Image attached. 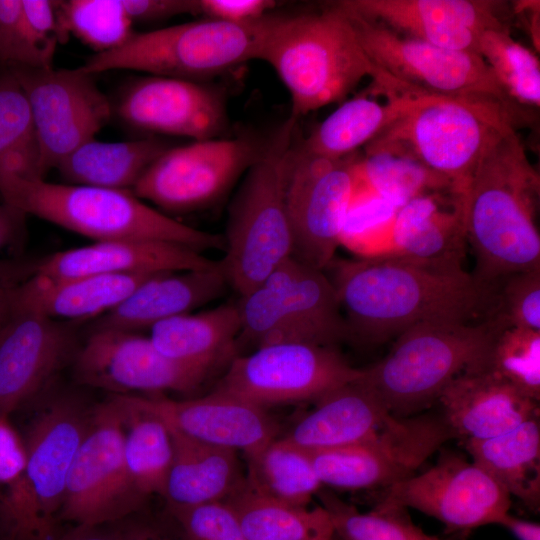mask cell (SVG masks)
<instances>
[{
  "mask_svg": "<svg viewBox=\"0 0 540 540\" xmlns=\"http://www.w3.org/2000/svg\"><path fill=\"white\" fill-rule=\"evenodd\" d=\"M463 442L473 463L487 472L510 496H515L533 510H539V416L497 437Z\"/></svg>",
  "mask_w": 540,
  "mask_h": 540,
  "instance_id": "obj_33",
  "label": "cell"
},
{
  "mask_svg": "<svg viewBox=\"0 0 540 540\" xmlns=\"http://www.w3.org/2000/svg\"><path fill=\"white\" fill-rule=\"evenodd\" d=\"M512 6L514 8L513 12L519 16L521 15L535 51L538 53L540 43V2L538 0H521L514 2Z\"/></svg>",
  "mask_w": 540,
  "mask_h": 540,
  "instance_id": "obj_55",
  "label": "cell"
},
{
  "mask_svg": "<svg viewBox=\"0 0 540 540\" xmlns=\"http://www.w3.org/2000/svg\"><path fill=\"white\" fill-rule=\"evenodd\" d=\"M59 1L22 0V20L31 68H51L56 46L63 42Z\"/></svg>",
  "mask_w": 540,
  "mask_h": 540,
  "instance_id": "obj_47",
  "label": "cell"
},
{
  "mask_svg": "<svg viewBox=\"0 0 540 540\" xmlns=\"http://www.w3.org/2000/svg\"><path fill=\"white\" fill-rule=\"evenodd\" d=\"M334 4L400 34L458 51L478 53L486 30L509 27L508 5L497 0H341Z\"/></svg>",
  "mask_w": 540,
  "mask_h": 540,
  "instance_id": "obj_21",
  "label": "cell"
},
{
  "mask_svg": "<svg viewBox=\"0 0 540 540\" xmlns=\"http://www.w3.org/2000/svg\"><path fill=\"white\" fill-rule=\"evenodd\" d=\"M297 120H285L267 139L244 174L228 211L225 256L220 261L239 296L261 284L292 256L287 216L285 168Z\"/></svg>",
  "mask_w": 540,
  "mask_h": 540,
  "instance_id": "obj_6",
  "label": "cell"
},
{
  "mask_svg": "<svg viewBox=\"0 0 540 540\" xmlns=\"http://www.w3.org/2000/svg\"><path fill=\"white\" fill-rule=\"evenodd\" d=\"M0 536L44 540L27 484L24 442L4 416H0Z\"/></svg>",
  "mask_w": 540,
  "mask_h": 540,
  "instance_id": "obj_38",
  "label": "cell"
},
{
  "mask_svg": "<svg viewBox=\"0 0 540 540\" xmlns=\"http://www.w3.org/2000/svg\"><path fill=\"white\" fill-rule=\"evenodd\" d=\"M420 94L425 93H388L383 104L366 95L344 101L319 123L307 138L297 143V146L318 157H348L356 149L372 141L411 106Z\"/></svg>",
  "mask_w": 540,
  "mask_h": 540,
  "instance_id": "obj_32",
  "label": "cell"
},
{
  "mask_svg": "<svg viewBox=\"0 0 540 540\" xmlns=\"http://www.w3.org/2000/svg\"><path fill=\"white\" fill-rule=\"evenodd\" d=\"M124 414V458L129 478L145 499L164 497L173 460V444L168 427L157 417L129 406L114 395Z\"/></svg>",
  "mask_w": 540,
  "mask_h": 540,
  "instance_id": "obj_37",
  "label": "cell"
},
{
  "mask_svg": "<svg viewBox=\"0 0 540 540\" xmlns=\"http://www.w3.org/2000/svg\"><path fill=\"white\" fill-rule=\"evenodd\" d=\"M131 407L200 442L251 454L276 438L278 426L266 409L213 391L190 400L120 395Z\"/></svg>",
  "mask_w": 540,
  "mask_h": 540,
  "instance_id": "obj_24",
  "label": "cell"
},
{
  "mask_svg": "<svg viewBox=\"0 0 540 540\" xmlns=\"http://www.w3.org/2000/svg\"><path fill=\"white\" fill-rule=\"evenodd\" d=\"M228 286L220 261L209 268L161 273L144 281L120 304L96 318L90 331L150 329L219 298Z\"/></svg>",
  "mask_w": 540,
  "mask_h": 540,
  "instance_id": "obj_27",
  "label": "cell"
},
{
  "mask_svg": "<svg viewBox=\"0 0 540 540\" xmlns=\"http://www.w3.org/2000/svg\"><path fill=\"white\" fill-rule=\"evenodd\" d=\"M362 375L336 347L281 342L233 357L214 391L266 409L317 401Z\"/></svg>",
  "mask_w": 540,
  "mask_h": 540,
  "instance_id": "obj_12",
  "label": "cell"
},
{
  "mask_svg": "<svg viewBox=\"0 0 540 540\" xmlns=\"http://www.w3.org/2000/svg\"><path fill=\"white\" fill-rule=\"evenodd\" d=\"M274 16L245 23L205 18L134 33L120 47L95 53L81 68L93 75L129 69L200 81L258 60Z\"/></svg>",
  "mask_w": 540,
  "mask_h": 540,
  "instance_id": "obj_8",
  "label": "cell"
},
{
  "mask_svg": "<svg viewBox=\"0 0 540 540\" xmlns=\"http://www.w3.org/2000/svg\"><path fill=\"white\" fill-rule=\"evenodd\" d=\"M245 456L248 483L258 492L281 502L307 507L323 487L308 451L284 438H275Z\"/></svg>",
  "mask_w": 540,
  "mask_h": 540,
  "instance_id": "obj_36",
  "label": "cell"
},
{
  "mask_svg": "<svg viewBox=\"0 0 540 540\" xmlns=\"http://www.w3.org/2000/svg\"><path fill=\"white\" fill-rule=\"evenodd\" d=\"M200 14L206 18L233 23L252 22L263 18L277 2L273 0H198Z\"/></svg>",
  "mask_w": 540,
  "mask_h": 540,
  "instance_id": "obj_49",
  "label": "cell"
},
{
  "mask_svg": "<svg viewBox=\"0 0 540 540\" xmlns=\"http://www.w3.org/2000/svg\"><path fill=\"white\" fill-rule=\"evenodd\" d=\"M495 322L496 332L483 361L477 366L491 371L527 397L539 402L540 331L504 327Z\"/></svg>",
  "mask_w": 540,
  "mask_h": 540,
  "instance_id": "obj_43",
  "label": "cell"
},
{
  "mask_svg": "<svg viewBox=\"0 0 540 540\" xmlns=\"http://www.w3.org/2000/svg\"><path fill=\"white\" fill-rule=\"evenodd\" d=\"M129 516L117 523L121 540H187L176 522Z\"/></svg>",
  "mask_w": 540,
  "mask_h": 540,
  "instance_id": "obj_51",
  "label": "cell"
},
{
  "mask_svg": "<svg viewBox=\"0 0 540 540\" xmlns=\"http://www.w3.org/2000/svg\"><path fill=\"white\" fill-rule=\"evenodd\" d=\"M223 502L247 540H332L335 535L321 505L312 509L289 505L258 492L246 478Z\"/></svg>",
  "mask_w": 540,
  "mask_h": 540,
  "instance_id": "obj_35",
  "label": "cell"
},
{
  "mask_svg": "<svg viewBox=\"0 0 540 540\" xmlns=\"http://www.w3.org/2000/svg\"><path fill=\"white\" fill-rule=\"evenodd\" d=\"M63 42L75 35L96 53L123 45L135 32L121 0L59 1Z\"/></svg>",
  "mask_w": 540,
  "mask_h": 540,
  "instance_id": "obj_44",
  "label": "cell"
},
{
  "mask_svg": "<svg viewBox=\"0 0 540 540\" xmlns=\"http://www.w3.org/2000/svg\"><path fill=\"white\" fill-rule=\"evenodd\" d=\"M91 409L72 395L50 400L23 439L26 479L44 540H54L68 473L86 433Z\"/></svg>",
  "mask_w": 540,
  "mask_h": 540,
  "instance_id": "obj_22",
  "label": "cell"
},
{
  "mask_svg": "<svg viewBox=\"0 0 540 540\" xmlns=\"http://www.w3.org/2000/svg\"><path fill=\"white\" fill-rule=\"evenodd\" d=\"M240 327L237 303H226L161 321L150 328L149 338L166 357L213 370L236 356Z\"/></svg>",
  "mask_w": 540,
  "mask_h": 540,
  "instance_id": "obj_31",
  "label": "cell"
},
{
  "mask_svg": "<svg viewBox=\"0 0 540 540\" xmlns=\"http://www.w3.org/2000/svg\"><path fill=\"white\" fill-rule=\"evenodd\" d=\"M477 52L513 105L523 112L539 109V58L511 36L509 27L486 30L480 37Z\"/></svg>",
  "mask_w": 540,
  "mask_h": 540,
  "instance_id": "obj_40",
  "label": "cell"
},
{
  "mask_svg": "<svg viewBox=\"0 0 540 540\" xmlns=\"http://www.w3.org/2000/svg\"><path fill=\"white\" fill-rule=\"evenodd\" d=\"M0 540H5V539L0 536Z\"/></svg>",
  "mask_w": 540,
  "mask_h": 540,
  "instance_id": "obj_57",
  "label": "cell"
},
{
  "mask_svg": "<svg viewBox=\"0 0 540 540\" xmlns=\"http://www.w3.org/2000/svg\"><path fill=\"white\" fill-rule=\"evenodd\" d=\"M342 11L372 64L406 89L436 96L494 100L519 120L523 117V111L511 103L478 53L438 47Z\"/></svg>",
  "mask_w": 540,
  "mask_h": 540,
  "instance_id": "obj_10",
  "label": "cell"
},
{
  "mask_svg": "<svg viewBox=\"0 0 540 540\" xmlns=\"http://www.w3.org/2000/svg\"><path fill=\"white\" fill-rule=\"evenodd\" d=\"M497 324L426 322L396 337L388 354L363 368L361 381L395 417L404 418L430 406L457 375L479 365Z\"/></svg>",
  "mask_w": 540,
  "mask_h": 540,
  "instance_id": "obj_7",
  "label": "cell"
},
{
  "mask_svg": "<svg viewBox=\"0 0 540 540\" xmlns=\"http://www.w3.org/2000/svg\"><path fill=\"white\" fill-rule=\"evenodd\" d=\"M173 460L164 498L167 507L223 501L245 481L237 451L191 439L169 428Z\"/></svg>",
  "mask_w": 540,
  "mask_h": 540,
  "instance_id": "obj_30",
  "label": "cell"
},
{
  "mask_svg": "<svg viewBox=\"0 0 540 540\" xmlns=\"http://www.w3.org/2000/svg\"><path fill=\"white\" fill-rule=\"evenodd\" d=\"M26 215L18 209L0 203V250L20 244L25 235Z\"/></svg>",
  "mask_w": 540,
  "mask_h": 540,
  "instance_id": "obj_53",
  "label": "cell"
},
{
  "mask_svg": "<svg viewBox=\"0 0 540 540\" xmlns=\"http://www.w3.org/2000/svg\"><path fill=\"white\" fill-rule=\"evenodd\" d=\"M113 110L134 129L194 141L221 138L228 127L223 92L200 81L142 77L126 86Z\"/></svg>",
  "mask_w": 540,
  "mask_h": 540,
  "instance_id": "obj_20",
  "label": "cell"
},
{
  "mask_svg": "<svg viewBox=\"0 0 540 540\" xmlns=\"http://www.w3.org/2000/svg\"><path fill=\"white\" fill-rule=\"evenodd\" d=\"M134 22H154L180 14H200L198 0H121Z\"/></svg>",
  "mask_w": 540,
  "mask_h": 540,
  "instance_id": "obj_50",
  "label": "cell"
},
{
  "mask_svg": "<svg viewBox=\"0 0 540 540\" xmlns=\"http://www.w3.org/2000/svg\"><path fill=\"white\" fill-rule=\"evenodd\" d=\"M489 318L504 327L540 331V269L518 272L495 285V300Z\"/></svg>",
  "mask_w": 540,
  "mask_h": 540,
  "instance_id": "obj_45",
  "label": "cell"
},
{
  "mask_svg": "<svg viewBox=\"0 0 540 540\" xmlns=\"http://www.w3.org/2000/svg\"><path fill=\"white\" fill-rule=\"evenodd\" d=\"M12 312L0 330V416L33 398L78 349L77 324Z\"/></svg>",
  "mask_w": 540,
  "mask_h": 540,
  "instance_id": "obj_23",
  "label": "cell"
},
{
  "mask_svg": "<svg viewBox=\"0 0 540 540\" xmlns=\"http://www.w3.org/2000/svg\"><path fill=\"white\" fill-rule=\"evenodd\" d=\"M72 360L77 383L114 395L132 391L188 393L212 371L166 357L149 337L117 330L90 331Z\"/></svg>",
  "mask_w": 540,
  "mask_h": 540,
  "instance_id": "obj_19",
  "label": "cell"
},
{
  "mask_svg": "<svg viewBox=\"0 0 540 540\" xmlns=\"http://www.w3.org/2000/svg\"><path fill=\"white\" fill-rule=\"evenodd\" d=\"M380 502L416 509L449 532H466L498 524L509 512L511 496L481 467L444 450L425 472L386 488Z\"/></svg>",
  "mask_w": 540,
  "mask_h": 540,
  "instance_id": "obj_17",
  "label": "cell"
},
{
  "mask_svg": "<svg viewBox=\"0 0 540 540\" xmlns=\"http://www.w3.org/2000/svg\"><path fill=\"white\" fill-rule=\"evenodd\" d=\"M283 438L307 451L366 442L392 425L393 416L361 378L318 399Z\"/></svg>",
  "mask_w": 540,
  "mask_h": 540,
  "instance_id": "obj_28",
  "label": "cell"
},
{
  "mask_svg": "<svg viewBox=\"0 0 540 540\" xmlns=\"http://www.w3.org/2000/svg\"><path fill=\"white\" fill-rule=\"evenodd\" d=\"M27 96L39 150L42 177L108 122L113 106L94 75L75 69H10Z\"/></svg>",
  "mask_w": 540,
  "mask_h": 540,
  "instance_id": "obj_16",
  "label": "cell"
},
{
  "mask_svg": "<svg viewBox=\"0 0 540 540\" xmlns=\"http://www.w3.org/2000/svg\"><path fill=\"white\" fill-rule=\"evenodd\" d=\"M455 434L443 413L397 418L362 443L308 451L324 486L342 490L385 489L413 475Z\"/></svg>",
  "mask_w": 540,
  "mask_h": 540,
  "instance_id": "obj_15",
  "label": "cell"
},
{
  "mask_svg": "<svg viewBox=\"0 0 540 540\" xmlns=\"http://www.w3.org/2000/svg\"><path fill=\"white\" fill-rule=\"evenodd\" d=\"M155 275L158 274L49 278L34 273L13 292L11 313L31 311L74 322L98 318Z\"/></svg>",
  "mask_w": 540,
  "mask_h": 540,
  "instance_id": "obj_29",
  "label": "cell"
},
{
  "mask_svg": "<svg viewBox=\"0 0 540 540\" xmlns=\"http://www.w3.org/2000/svg\"><path fill=\"white\" fill-rule=\"evenodd\" d=\"M2 202L99 241L151 240L202 252L225 247L224 237L183 224L144 203L131 190L57 184L0 172Z\"/></svg>",
  "mask_w": 540,
  "mask_h": 540,
  "instance_id": "obj_4",
  "label": "cell"
},
{
  "mask_svg": "<svg viewBox=\"0 0 540 540\" xmlns=\"http://www.w3.org/2000/svg\"><path fill=\"white\" fill-rule=\"evenodd\" d=\"M518 121L494 100L420 94L365 146V154L415 160L447 179L461 200L489 145Z\"/></svg>",
  "mask_w": 540,
  "mask_h": 540,
  "instance_id": "obj_5",
  "label": "cell"
},
{
  "mask_svg": "<svg viewBox=\"0 0 540 540\" xmlns=\"http://www.w3.org/2000/svg\"><path fill=\"white\" fill-rule=\"evenodd\" d=\"M258 60L276 71L291 98L290 117H301L343 101L369 76L374 90L397 82L365 54L348 16L333 2L320 12L274 16Z\"/></svg>",
  "mask_w": 540,
  "mask_h": 540,
  "instance_id": "obj_3",
  "label": "cell"
},
{
  "mask_svg": "<svg viewBox=\"0 0 540 540\" xmlns=\"http://www.w3.org/2000/svg\"><path fill=\"white\" fill-rule=\"evenodd\" d=\"M498 525L504 526L518 540H540V526L538 523L520 519L509 512L501 518Z\"/></svg>",
  "mask_w": 540,
  "mask_h": 540,
  "instance_id": "obj_56",
  "label": "cell"
},
{
  "mask_svg": "<svg viewBox=\"0 0 540 540\" xmlns=\"http://www.w3.org/2000/svg\"><path fill=\"white\" fill-rule=\"evenodd\" d=\"M539 195V173L510 128L489 145L461 199L478 282L493 288L506 276L540 269Z\"/></svg>",
  "mask_w": 540,
  "mask_h": 540,
  "instance_id": "obj_2",
  "label": "cell"
},
{
  "mask_svg": "<svg viewBox=\"0 0 540 540\" xmlns=\"http://www.w3.org/2000/svg\"><path fill=\"white\" fill-rule=\"evenodd\" d=\"M361 191L355 157H318L293 142L284 183L292 257L324 271L335 257L347 217Z\"/></svg>",
  "mask_w": 540,
  "mask_h": 540,
  "instance_id": "obj_11",
  "label": "cell"
},
{
  "mask_svg": "<svg viewBox=\"0 0 540 540\" xmlns=\"http://www.w3.org/2000/svg\"><path fill=\"white\" fill-rule=\"evenodd\" d=\"M237 348L281 342L336 347L350 340L335 288L323 270L294 257L282 262L237 302Z\"/></svg>",
  "mask_w": 540,
  "mask_h": 540,
  "instance_id": "obj_9",
  "label": "cell"
},
{
  "mask_svg": "<svg viewBox=\"0 0 540 540\" xmlns=\"http://www.w3.org/2000/svg\"><path fill=\"white\" fill-rule=\"evenodd\" d=\"M357 173L368 193L395 210L423 195L455 196L447 179L403 156L384 152L365 154L357 160Z\"/></svg>",
  "mask_w": 540,
  "mask_h": 540,
  "instance_id": "obj_39",
  "label": "cell"
},
{
  "mask_svg": "<svg viewBox=\"0 0 540 540\" xmlns=\"http://www.w3.org/2000/svg\"><path fill=\"white\" fill-rule=\"evenodd\" d=\"M341 244L361 258L462 265L467 244L462 203L451 194L417 197L383 221L349 229Z\"/></svg>",
  "mask_w": 540,
  "mask_h": 540,
  "instance_id": "obj_18",
  "label": "cell"
},
{
  "mask_svg": "<svg viewBox=\"0 0 540 540\" xmlns=\"http://www.w3.org/2000/svg\"><path fill=\"white\" fill-rule=\"evenodd\" d=\"M437 401L455 437L462 441L497 437L539 416L537 401L480 366L457 375Z\"/></svg>",
  "mask_w": 540,
  "mask_h": 540,
  "instance_id": "obj_25",
  "label": "cell"
},
{
  "mask_svg": "<svg viewBox=\"0 0 540 540\" xmlns=\"http://www.w3.org/2000/svg\"><path fill=\"white\" fill-rule=\"evenodd\" d=\"M0 172L44 179L30 105L11 70L0 71Z\"/></svg>",
  "mask_w": 540,
  "mask_h": 540,
  "instance_id": "obj_41",
  "label": "cell"
},
{
  "mask_svg": "<svg viewBox=\"0 0 540 540\" xmlns=\"http://www.w3.org/2000/svg\"><path fill=\"white\" fill-rule=\"evenodd\" d=\"M217 262L197 250L175 243L112 240L47 256L37 261L35 274L49 278L160 274L209 268Z\"/></svg>",
  "mask_w": 540,
  "mask_h": 540,
  "instance_id": "obj_26",
  "label": "cell"
},
{
  "mask_svg": "<svg viewBox=\"0 0 540 540\" xmlns=\"http://www.w3.org/2000/svg\"><path fill=\"white\" fill-rule=\"evenodd\" d=\"M37 261L0 259V330L11 315L13 292L35 273Z\"/></svg>",
  "mask_w": 540,
  "mask_h": 540,
  "instance_id": "obj_52",
  "label": "cell"
},
{
  "mask_svg": "<svg viewBox=\"0 0 540 540\" xmlns=\"http://www.w3.org/2000/svg\"><path fill=\"white\" fill-rule=\"evenodd\" d=\"M54 540H121L117 523L100 526H75Z\"/></svg>",
  "mask_w": 540,
  "mask_h": 540,
  "instance_id": "obj_54",
  "label": "cell"
},
{
  "mask_svg": "<svg viewBox=\"0 0 540 540\" xmlns=\"http://www.w3.org/2000/svg\"><path fill=\"white\" fill-rule=\"evenodd\" d=\"M316 495L342 540H441L413 524L405 508L379 502L362 513L331 490L322 487Z\"/></svg>",
  "mask_w": 540,
  "mask_h": 540,
  "instance_id": "obj_42",
  "label": "cell"
},
{
  "mask_svg": "<svg viewBox=\"0 0 540 540\" xmlns=\"http://www.w3.org/2000/svg\"><path fill=\"white\" fill-rule=\"evenodd\" d=\"M168 148L156 137L84 143L57 167L69 184L132 190L147 168Z\"/></svg>",
  "mask_w": 540,
  "mask_h": 540,
  "instance_id": "obj_34",
  "label": "cell"
},
{
  "mask_svg": "<svg viewBox=\"0 0 540 540\" xmlns=\"http://www.w3.org/2000/svg\"><path fill=\"white\" fill-rule=\"evenodd\" d=\"M124 414L116 397L92 409L70 467L58 519L75 526L118 522L140 511L124 458Z\"/></svg>",
  "mask_w": 540,
  "mask_h": 540,
  "instance_id": "obj_13",
  "label": "cell"
},
{
  "mask_svg": "<svg viewBox=\"0 0 540 540\" xmlns=\"http://www.w3.org/2000/svg\"><path fill=\"white\" fill-rule=\"evenodd\" d=\"M346 320L350 340L380 344L426 322L470 323L489 318L495 287L461 264L398 257H334L324 269Z\"/></svg>",
  "mask_w": 540,
  "mask_h": 540,
  "instance_id": "obj_1",
  "label": "cell"
},
{
  "mask_svg": "<svg viewBox=\"0 0 540 540\" xmlns=\"http://www.w3.org/2000/svg\"><path fill=\"white\" fill-rule=\"evenodd\" d=\"M264 139L215 138L170 147L132 188L164 211L186 213L224 197L258 158Z\"/></svg>",
  "mask_w": 540,
  "mask_h": 540,
  "instance_id": "obj_14",
  "label": "cell"
},
{
  "mask_svg": "<svg viewBox=\"0 0 540 540\" xmlns=\"http://www.w3.org/2000/svg\"><path fill=\"white\" fill-rule=\"evenodd\" d=\"M167 509L187 540H247L223 501Z\"/></svg>",
  "mask_w": 540,
  "mask_h": 540,
  "instance_id": "obj_46",
  "label": "cell"
},
{
  "mask_svg": "<svg viewBox=\"0 0 540 540\" xmlns=\"http://www.w3.org/2000/svg\"><path fill=\"white\" fill-rule=\"evenodd\" d=\"M22 20V0H0V71L31 68Z\"/></svg>",
  "mask_w": 540,
  "mask_h": 540,
  "instance_id": "obj_48",
  "label": "cell"
}]
</instances>
